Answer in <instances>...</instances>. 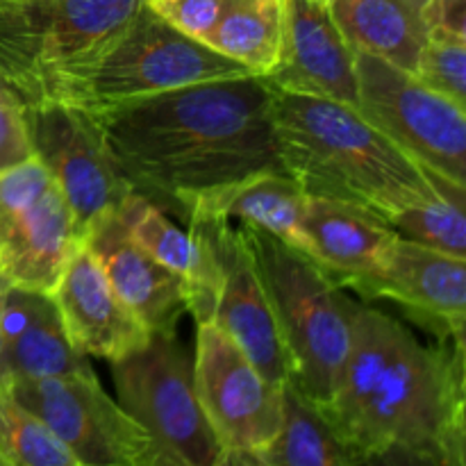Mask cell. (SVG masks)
<instances>
[{"mask_svg":"<svg viewBox=\"0 0 466 466\" xmlns=\"http://www.w3.org/2000/svg\"><path fill=\"white\" fill-rule=\"evenodd\" d=\"M94 118L123 182L180 218L200 196L255 173L285 171L273 85L262 76L182 86Z\"/></svg>","mask_w":466,"mask_h":466,"instance_id":"1","label":"cell"},{"mask_svg":"<svg viewBox=\"0 0 466 466\" xmlns=\"http://www.w3.org/2000/svg\"><path fill=\"white\" fill-rule=\"evenodd\" d=\"M323 412L358 453L403 444L464 466V344H423L399 319L355 303L349 355Z\"/></svg>","mask_w":466,"mask_h":466,"instance_id":"2","label":"cell"},{"mask_svg":"<svg viewBox=\"0 0 466 466\" xmlns=\"http://www.w3.org/2000/svg\"><path fill=\"white\" fill-rule=\"evenodd\" d=\"M285 171L308 196L346 200L387 218L440 194L432 176L346 103L273 86Z\"/></svg>","mask_w":466,"mask_h":466,"instance_id":"3","label":"cell"},{"mask_svg":"<svg viewBox=\"0 0 466 466\" xmlns=\"http://www.w3.org/2000/svg\"><path fill=\"white\" fill-rule=\"evenodd\" d=\"M146 0H0V85L21 107H82L91 76Z\"/></svg>","mask_w":466,"mask_h":466,"instance_id":"4","label":"cell"},{"mask_svg":"<svg viewBox=\"0 0 466 466\" xmlns=\"http://www.w3.org/2000/svg\"><path fill=\"white\" fill-rule=\"evenodd\" d=\"M241 226V223H239ZM291 362V385L319 408L330 403L350 346L358 300L294 246L241 226Z\"/></svg>","mask_w":466,"mask_h":466,"instance_id":"5","label":"cell"},{"mask_svg":"<svg viewBox=\"0 0 466 466\" xmlns=\"http://www.w3.org/2000/svg\"><path fill=\"white\" fill-rule=\"evenodd\" d=\"M116 400L171 466H217L223 449L194 387V360L177 330L153 332L135 353L109 362Z\"/></svg>","mask_w":466,"mask_h":466,"instance_id":"6","label":"cell"},{"mask_svg":"<svg viewBox=\"0 0 466 466\" xmlns=\"http://www.w3.org/2000/svg\"><path fill=\"white\" fill-rule=\"evenodd\" d=\"M355 109L428 173L466 187L464 105L373 55L355 53Z\"/></svg>","mask_w":466,"mask_h":466,"instance_id":"7","label":"cell"},{"mask_svg":"<svg viewBox=\"0 0 466 466\" xmlns=\"http://www.w3.org/2000/svg\"><path fill=\"white\" fill-rule=\"evenodd\" d=\"M241 76L250 73L203 41L182 35L144 5L94 71L82 107L100 114L182 86Z\"/></svg>","mask_w":466,"mask_h":466,"instance_id":"8","label":"cell"},{"mask_svg":"<svg viewBox=\"0 0 466 466\" xmlns=\"http://www.w3.org/2000/svg\"><path fill=\"white\" fill-rule=\"evenodd\" d=\"M80 244L71 208L35 157L0 173V276L9 285L50 294Z\"/></svg>","mask_w":466,"mask_h":466,"instance_id":"9","label":"cell"},{"mask_svg":"<svg viewBox=\"0 0 466 466\" xmlns=\"http://www.w3.org/2000/svg\"><path fill=\"white\" fill-rule=\"evenodd\" d=\"M9 391L55 432L80 466H137L155 453L144 428L100 387L94 371L14 380Z\"/></svg>","mask_w":466,"mask_h":466,"instance_id":"10","label":"cell"},{"mask_svg":"<svg viewBox=\"0 0 466 466\" xmlns=\"http://www.w3.org/2000/svg\"><path fill=\"white\" fill-rule=\"evenodd\" d=\"M194 387L223 451L262 453L282 421V387L271 385L217 326H196Z\"/></svg>","mask_w":466,"mask_h":466,"instance_id":"11","label":"cell"},{"mask_svg":"<svg viewBox=\"0 0 466 466\" xmlns=\"http://www.w3.org/2000/svg\"><path fill=\"white\" fill-rule=\"evenodd\" d=\"M32 157L48 171L71 208L77 230L114 212L130 187L109 159L98 121L85 107L44 103L23 107Z\"/></svg>","mask_w":466,"mask_h":466,"instance_id":"12","label":"cell"},{"mask_svg":"<svg viewBox=\"0 0 466 466\" xmlns=\"http://www.w3.org/2000/svg\"><path fill=\"white\" fill-rule=\"evenodd\" d=\"M187 228L205 237L217 262L218 282L209 323L230 337L271 385L285 387L291 382L289 355L241 226L203 218Z\"/></svg>","mask_w":466,"mask_h":466,"instance_id":"13","label":"cell"},{"mask_svg":"<svg viewBox=\"0 0 466 466\" xmlns=\"http://www.w3.org/2000/svg\"><path fill=\"white\" fill-rule=\"evenodd\" d=\"M367 300H391L431 326L440 341L464 344L466 259L451 258L396 235L380 262L349 282Z\"/></svg>","mask_w":466,"mask_h":466,"instance_id":"14","label":"cell"},{"mask_svg":"<svg viewBox=\"0 0 466 466\" xmlns=\"http://www.w3.org/2000/svg\"><path fill=\"white\" fill-rule=\"evenodd\" d=\"M267 80L280 91L355 107V50L337 27L326 0H285L280 55Z\"/></svg>","mask_w":466,"mask_h":466,"instance_id":"15","label":"cell"},{"mask_svg":"<svg viewBox=\"0 0 466 466\" xmlns=\"http://www.w3.org/2000/svg\"><path fill=\"white\" fill-rule=\"evenodd\" d=\"M73 346L86 358L116 362L150 339L82 241L50 291Z\"/></svg>","mask_w":466,"mask_h":466,"instance_id":"16","label":"cell"},{"mask_svg":"<svg viewBox=\"0 0 466 466\" xmlns=\"http://www.w3.org/2000/svg\"><path fill=\"white\" fill-rule=\"evenodd\" d=\"M82 241L118 299L150 335L177 330V323L187 314L185 285L127 235L116 214L107 212L96 218Z\"/></svg>","mask_w":466,"mask_h":466,"instance_id":"17","label":"cell"},{"mask_svg":"<svg viewBox=\"0 0 466 466\" xmlns=\"http://www.w3.org/2000/svg\"><path fill=\"white\" fill-rule=\"evenodd\" d=\"M3 364L9 385L94 371L73 346L53 296L14 285L3 305Z\"/></svg>","mask_w":466,"mask_h":466,"instance_id":"18","label":"cell"},{"mask_svg":"<svg viewBox=\"0 0 466 466\" xmlns=\"http://www.w3.org/2000/svg\"><path fill=\"white\" fill-rule=\"evenodd\" d=\"M127 235L164 268L177 276L187 289V314L196 326L212 321L218 271L208 241L194 228H180L146 196L127 189L114 209Z\"/></svg>","mask_w":466,"mask_h":466,"instance_id":"19","label":"cell"},{"mask_svg":"<svg viewBox=\"0 0 466 466\" xmlns=\"http://www.w3.org/2000/svg\"><path fill=\"white\" fill-rule=\"evenodd\" d=\"M394 239V228L371 209L308 196L300 253L314 259L339 287L371 271Z\"/></svg>","mask_w":466,"mask_h":466,"instance_id":"20","label":"cell"},{"mask_svg":"<svg viewBox=\"0 0 466 466\" xmlns=\"http://www.w3.org/2000/svg\"><path fill=\"white\" fill-rule=\"evenodd\" d=\"M305 203L308 194L289 173L264 171L196 198L182 221L217 218L241 223L303 250Z\"/></svg>","mask_w":466,"mask_h":466,"instance_id":"21","label":"cell"},{"mask_svg":"<svg viewBox=\"0 0 466 466\" xmlns=\"http://www.w3.org/2000/svg\"><path fill=\"white\" fill-rule=\"evenodd\" d=\"M431 0H330L332 18L355 53L414 73L431 36Z\"/></svg>","mask_w":466,"mask_h":466,"instance_id":"22","label":"cell"},{"mask_svg":"<svg viewBox=\"0 0 466 466\" xmlns=\"http://www.w3.org/2000/svg\"><path fill=\"white\" fill-rule=\"evenodd\" d=\"M264 466H355L358 451L339 435L319 405L291 382L282 387V421L267 449Z\"/></svg>","mask_w":466,"mask_h":466,"instance_id":"23","label":"cell"},{"mask_svg":"<svg viewBox=\"0 0 466 466\" xmlns=\"http://www.w3.org/2000/svg\"><path fill=\"white\" fill-rule=\"evenodd\" d=\"M282 21L285 0H237L203 44L244 66L250 76L267 77L280 55Z\"/></svg>","mask_w":466,"mask_h":466,"instance_id":"24","label":"cell"},{"mask_svg":"<svg viewBox=\"0 0 466 466\" xmlns=\"http://www.w3.org/2000/svg\"><path fill=\"white\" fill-rule=\"evenodd\" d=\"M466 187L444 182L440 194L423 203L410 205L390 218V226L403 239L466 259Z\"/></svg>","mask_w":466,"mask_h":466,"instance_id":"25","label":"cell"},{"mask_svg":"<svg viewBox=\"0 0 466 466\" xmlns=\"http://www.w3.org/2000/svg\"><path fill=\"white\" fill-rule=\"evenodd\" d=\"M0 455L9 466H80L35 412L0 390Z\"/></svg>","mask_w":466,"mask_h":466,"instance_id":"26","label":"cell"},{"mask_svg":"<svg viewBox=\"0 0 466 466\" xmlns=\"http://www.w3.org/2000/svg\"><path fill=\"white\" fill-rule=\"evenodd\" d=\"M412 76L453 103L466 105V36L431 30Z\"/></svg>","mask_w":466,"mask_h":466,"instance_id":"27","label":"cell"},{"mask_svg":"<svg viewBox=\"0 0 466 466\" xmlns=\"http://www.w3.org/2000/svg\"><path fill=\"white\" fill-rule=\"evenodd\" d=\"M237 0H146L159 18L191 39L205 41Z\"/></svg>","mask_w":466,"mask_h":466,"instance_id":"28","label":"cell"},{"mask_svg":"<svg viewBox=\"0 0 466 466\" xmlns=\"http://www.w3.org/2000/svg\"><path fill=\"white\" fill-rule=\"evenodd\" d=\"M32 159L25 118L18 100L0 85V173Z\"/></svg>","mask_w":466,"mask_h":466,"instance_id":"29","label":"cell"},{"mask_svg":"<svg viewBox=\"0 0 466 466\" xmlns=\"http://www.w3.org/2000/svg\"><path fill=\"white\" fill-rule=\"evenodd\" d=\"M355 466H449L437 453L417 446L391 444L358 453Z\"/></svg>","mask_w":466,"mask_h":466,"instance_id":"30","label":"cell"},{"mask_svg":"<svg viewBox=\"0 0 466 466\" xmlns=\"http://www.w3.org/2000/svg\"><path fill=\"white\" fill-rule=\"evenodd\" d=\"M431 30L466 36V0H431L426 9Z\"/></svg>","mask_w":466,"mask_h":466,"instance_id":"31","label":"cell"},{"mask_svg":"<svg viewBox=\"0 0 466 466\" xmlns=\"http://www.w3.org/2000/svg\"><path fill=\"white\" fill-rule=\"evenodd\" d=\"M217 466H264L258 453H246V451H223Z\"/></svg>","mask_w":466,"mask_h":466,"instance_id":"32","label":"cell"},{"mask_svg":"<svg viewBox=\"0 0 466 466\" xmlns=\"http://www.w3.org/2000/svg\"><path fill=\"white\" fill-rule=\"evenodd\" d=\"M9 282L0 276V390H7V373H5V364H3V305H5V294H7Z\"/></svg>","mask_w":466,"mask_h":466,"instance_id":"33","label":"cell"},{"mask_svg":"<svg viewBox=\"0 0 466 466\" xmlns=\"http://www.w3.org/2000/svg\"><path fill=\"white\" fill-rule=\"evenodd\" d=\"M137 466H171V464H168L167 460L159 458L157 453H153L148 460H146V462H141V464H137Z\"/></svg>","mask_w":466,"mask_h":466,"instance_id":"34","label":"cell"},{"mask_svg":"<svg viewBox=\"0 0 466 466\" xmlns=\"http://www.w3.org/2000/svg\"><path fill=\"white\" fill-rule=\"evenodd\" d=\"M0 466H9V464H7V460H5L3 455H0Z\"/></svg>","mask_w":466,"mask_h":466,"instance_id":"35","label":"cell"},{"mask_svg":"<svg viewBox=\"0 0 466 466\" xmlns=\"http://www.w3.org/2000/svg\"><path fill=\"white\" fill-rule=\"evenodd\" d=\"M326 3H330V0H326Z\"/></svg>","mask_w":466,"mask_h":466,"instance_id":"36","label":"cell"}]
</instances>
